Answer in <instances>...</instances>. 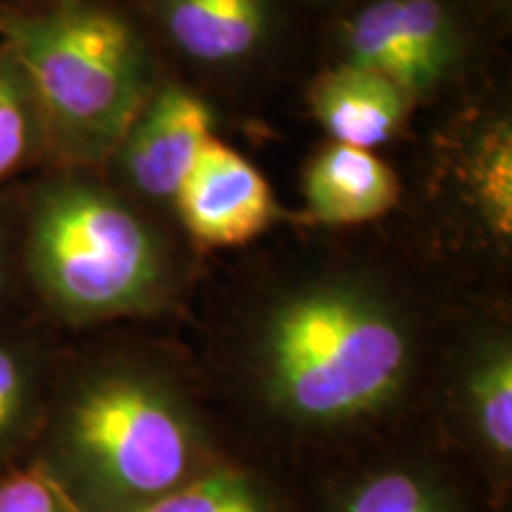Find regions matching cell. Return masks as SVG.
<instances>
[{
  "instance_id": "cell-15",
  "label": "cell",
  "mask_w": 512,
  "mask_h": 512,
  "mask_svg": "<svg viewBox=\"0 0 512 512\" xmlns=\"http://www.w3.org/2000/svg\"><path fill=\"white\" fill-rule=\"evenodd\" d=\"M140 512H290L264 479L214 460L181 489Z\"/></svg>"
},
{
  "instance_id": "cell-19",
  "label": "cell",
  "mask_w": 512,
  "mask_h": 512,
  "mask_svg": "<svg viewBox=\"0 0 512 512\" xmlns=\"http://www.w3.org/2000/svg\"><path fill=\"white\" fill-rule=\"evenodd\" d=\"M53 3H67V0H24L19 8H34V5H53Z\"/></svg>"
},
{
  "instance_id": "cell-18",
  "label": "cell",
  "mask_w": 512,
  "mask_h": 512,
  "mask_svg": "<svg viewBox=\"0 0 512 512\" xmlns=\"http://www.w3.org/2000/svg\"><path fill=\"white\" fill-rule=\"evenodd\" d=\"M8 271H10V230L8 219H5L3 207H0V294L8 283Z\"/></svg>"
},
{
  "instance_id": "cell-9",
  "label": "cell",
  "mask_w": 512,
  "mask_h": 512,
  "mask_svg": "<svg viewBox=\"0 0 512 512\" xmlns=\"http://www.w3.org/2000/svg\"><path fill=\"white\" fill-rule=\"evenodd\" d=\"M399 178L370 150L330 143L304 174V197L313 219L330 226L366 223L399 202Z\"/></svg>"
},
{
  "instance_id": "cell-17",
  "label": "cell",
  "mask_w": 512,
  "mask_h": 512,
  "mask_svg": "<svg viewBox=\"0 0 512 512\" xmlns=\"http://www.w3.org/2000/svg\"><path fill=\"white\" fill-rule=\"evenodd\" d=\"M512 157L510 138H498L486 147L484 162L479 166V197H482L486 216L494 223L498 235H510L512 226Z\"/></svg>"
},
{
  "instance_id": "cell-6",
  "label": "cell",
  "mask_w": 512,
  "mask_h": 512,
  "mask_svg": "<svg viewBox=\"0 0 512 512\" xmlns=\"http://www.w3.org/2000/svg\"><path fill=\"white\" fill-rule=\"evenodd\" d=\"M174 200L192 238L207 247L245 245L278 216L266 178L219 140L200 152Z\"/></svg>"
},
{
  "instance_id": "cell-8",
  "label": "cell",
  "mask_w": 512,
  "mask_h": 512,
  "mask_svg": "<svg viewBox=\"0 0 512 512\" xmlns=\"http://www.w3.org/2000/svg\"><path fill=\"white\" fill-rule=\"evenodd\" d=\"M311 107L332 143L373 150L399 133L408 95L384 76L344 62L313 83Z\"/></svg>"
},
{
  "instance_id": "cell-10",
  "label": "cell",
  "mask_w": 512,
  "mask_h": 512,
  "mask_svg": "<svg viewBox=\"0 0 512 512\" xmlns=\"http://www.w3.org/2000/svg\"><path fill=\"white\" fill-rule=\"evenodd\" d=\"M268 0H157L171 43L197 62L226 64L254 53L271 29Z\"/></svg>"
},
{
  "instance_id": "cell-3",
  "label": "cell",
  "mask_w": 512,
  "mask_h": 512,
  "mask_svg": "<svg viewBox=\"0 0 512 512\" xmlns=\"http://www.w3.org/2000/svg\"><path fill=\"white\" fill-rule=\"evenodd\" d=\"M0 43L34 93L48 159L102 164L150 98V60L124 12L105 0L0 10Z\"/></svg>"
},
{
  "instance_id": "cell-20",
  "label": "cell",
  "mask_w": 512,
  "mask_h": 512,
  "mask_svg": "<svg viewBox=\"0 0 512 512\" xmlns=\"http://www.w3.org/2000/svg\"><path fill=\"white\" fill-rule=\"evenodd\" d=\"M0 5L3 8H19V5H24V0H0Z\"/></svg>"
},
{
  "instance_id": "cell-4",
  "label": "cell",
  "mask_w": 512,
  "mask_h": 512,
  "mask_svg": "<svg viewBox=\"0 0 512 512\" xmlns=\"http://www.w3.org/2000/svg\"><path fill=\"white\" fill-rule=\"evenodd\" d=\"M19 259L38 302L67 325L147 311L166 278L150 226L79 169L43 178L29 192Z\"/></svg>"
},
{
  "instance_id": "cell-11",
  "label": "cell",
  "mask_w": 512,
  "mask_h": 512,
  "mask_svg": "<svg viewBox=\"0 0 512 512\" xmlns=\"http://www.w3.org/2000/svg\"><path fill=\"white\" fill-rule=\"evenodd\" d=\"M465 415L486 463L512 470V347L508 337L479 344L465 370Z\"/></svg>"
},
{
  "instance_id": "cell-1",
  "label": "cell",
  "mask_w": 512,
  "mask_h": 512,
  "mask_svg": "<svg viewBox=\"0 0 512 512\" xmlns=\"http://www.w3.org/2000/svg\"><path fill=\"white\" fill-rule=\"evenodd\" d=\"M214 460L174 384L136 363L105 361L48 394L31 463L79 512H140Z\"/></svg>"
},
{
  "instance_id": "cell-7",
  "label": "cell",
  "mask_w": 512,
  "mask_h": 512,
  "mask_svg": "<svg viewBox=\"0 0 512 512\" xmlns=\"http://www.w3.org/2000/svg\"><path fill=\"white\" fill-rule=\"evenodd\" d=\"M211 128L214 117L207 102L181 86H166L147 98L114 155L133 188L169 200L214 140Z\"/></svg>"
},
{
  "instance_id": "cell-12",
  "label": "cell",
  "mask_w": 512,
  "mask_h": 512,
  "mask_svg": "<svg viewBox=\"0 0 512 512\" xmlns=\"http://www.w3.org/2000/svg\"><path fill=\"white\" fill-rule=\"evenodd\" d=\"M48 406L46 370L24 339L0 332V470L36 444Z\"/></svg>"
},
{
  "instance_id": "cell-16",
  "label": "cell",
  "mask_w": 512,
  "mask_h": 512,
  "mask_svg": "<svg viewBox=\"0 0 512 512\" xmlns=\"http://www.w3.org/2000/svg\"><path fill=\"white\" fill-rule=\"evenodd\" d=\"M0 512H79L34 463L0 470Z\"/></svg>"
},
{
  "instance_id": "cell-14",
  "label": "cell",
  "mask_w": 512,
  "mask_h": 512,
  "mask_svg": "<svg viewBox=\"0 0 512 512\" xmlns=\"http://www.w3.org/2000/svg\"><path fill=\"white\" fill-rule=\"evenodd\" d=\"M41 159H48V145L34 93L22 67L0 43V185Z\"/></svg>"
},
{
  "instance_id": "cell-5",
  "label": "cell",
  "mask_w": 512,
  "mask_h": 512,
  "mask_svg": "<svg viewBox=\"0 0 512 512\" xmlns=\"http://www.w3.org/2000/svg\"><path fill=\"white\" fill-rule=\"evenodd\" d=\"M347 64L368 69L411 98L446 79L463 53V31L444 0H370L342 31Z\"/></svg>"
},
{
  "instance_id": "cell-2",
  "label": "cell",
  "mask_w": 512,
  "mask_h": 512,
  "mask_svg": "<svg viewBox=\"0 0 512 512\" xmlns=\"http://www.w3.org/2000/svg\"><path fill=\"white\" fill-rule=\"evenodd\" d=\"M413 358L403 313L356 283H320L280 299L256 344L268 406L304 427L354 425L392 406Z\"/></svg>"
},
{
  "instance_id": "cell-13",
  "label": "cell",
  "mask_w": 512,
  "mask_h": 512,
  "mask_svg": "<svg viewBox=\"0 0 512 512\" xmlns=\"http://www.w3.org/2000/svg\"><path fill=\"white\" fill-rule=\"evenodd\" d=\"M335 512H460V505L432 467L389 463L354 479L337 498Z\"/></svg>"
},
{
  "instance_id": "cell-21",
  "label": "cell",
  "mask_w": 512,
  "mask_h": 512,
  "mask_svg": "<svg viewBox=\"0 0 512 512\" xmlns=\"http://www.w3.org/2000/svg\"><path fill=\"white\" fill-rule=\"evenodd\" d=\"M0 10H3V5H0Z\"/></svg>"
}]
</instances>
